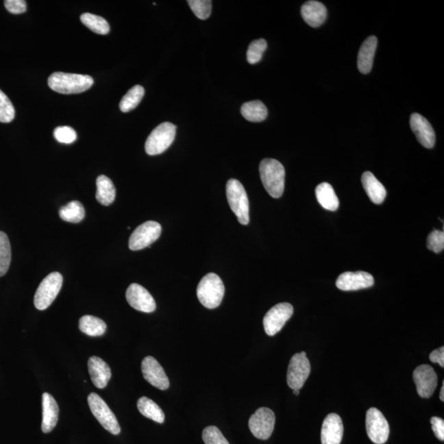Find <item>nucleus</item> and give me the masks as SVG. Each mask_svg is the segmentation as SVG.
<instances>
[{
	"label": "nucleus",
	"mask_w": 444,
	"mask_h": 444,
	"mask_svg": "<svg viewBox=\"0 0 444 444\" xmlns=\"http://www.w3.org/2000/svg\"><path fill=\"white\" fill-rule=\"evenodd\" d=\"M93 78L82 74L53 73L48 78L49 88L60 94L70 95L86 92L92 88Z\"/></svg>",
	"instance_id": "1"
},
{
	"label": "nucleus",
	"mask_w": 444,
	"mask_h": 444,
	"mask_svg": "<svg viewBox=\"0 0 444 444\" xmlns=\"http://www.w3.org/2000/svg\"><path fill=\"white\" fill-rule=\"evenodd\" d=\"M259 173L263 186L274 199L281 197L285 188V168L275 159L262 160L259 166Z\"/></svg>",
	"instance_id": "2"
},
{
	"label": "nucleus",
	"mask_w": 444,
	"mask_h": 444,
	"mask_svg": "<svg viewBox=\"0 0 444 444\" xmlns=\"http://www.w3.org/2000/svg\"><path fill=\"white\" fill-rule=\"evenodd\" d=\"M225 295V286L219 275L208 273L201 278L197 288L199 301L206 308L212 310L220 306Z\"/></svg>",
	"instance_id": "3"
},
{
	"label": "nucleus",
	"mask_w": 444,
	"mask_h": 444,
	"mask_svg": "<svg viewBox=\"0 0 444 444\" xmlns=\"http://www.w3.org/2000/svg\"><path fill=\"white\" fill-rule=\"evenodd\" d=\"M226 197L230 208L242 225L249 223V203L248 195L240 181L229 180L226 184Z\"/></svg>",
	"instance_id": "4"
},
{
	"label": "nucleus",
	"mask_w": 444,
	"mask_h": 444,
	"mask_svg": "<svg viewBox=\"0 0 444 444\" xmlns=\"http://www.w3.org/2000/svg\"><path fill=\"white\" fill-rule=\"evenodd\" d=\"M176 126L170 122L160 123L155 127L147 139L145 150L148 155L156 156L163 153L174 142Z\"/></svg>",
	"instance_id": "5"
},
{
	"label": "nucleus",
	"mask_w": 444,
	"mask_h": 444,
	"mask_svg": "<svg viewBox=\"0 0 444 444\" xmlns=\"http://www.w3.org/2000/svg\"><path fill=\"white\" fill-rule=\"evenodd\" d=\"M63 285V277L60 273H52L49 274L42 282H40L38 289L36 290L34 304L37 310H45L51 306L59 295Z\"/></svg>",
	"instance_id": "6"
},
{
	"label": "nucleus",
	"mask_w": 444,
	"mask_h": 444,
	"mask_svg": "<svg viewBox=\"0 0 444 444\" xmlns=\"http://www.w3.org/2000/svg\"><path fill=\"white\" fill-rule=\"evenodd\" d=\"M88 402L94 417L107 431L114 435L121 433V429L117 418L98 394L90 393L88 397Z\"/></svg>",
	"instance_id": "7"
},
{
	"label": "nucleus",
	"mask_w": 444,
	"mask_h": 444,
	"mask_svg": "<svg viewBox=\"0 0 444 444\" xmlns=\"http://www.w3.org/2000/svg\"><path fill=\"white\" fill-rule=\"evenodd\" d=\"M311 371L310 362L306 352L296 353L292 356L287 371V384L291 389L300 390Z\"/></svg>",
	"instance_id": "8"
},
{
	"label": "nucleus",
	"mask_w": 444,
	"mask_h": 444,
	"mask_svg": "<svg viewBox=\"0 0 444 444\" xmlns=\"http://www.w3.org/2000/svg\"><path fill=\"white\" fill-rule=\"evenodd\" d=\"M162 234V225L158 222L148 221L138 226L130 238L131 250L137 251L147 248L158 241Z\"/></svg>",
	"instance_id": "9"
},
{
	"label": "nucleus",
	"mask_w": 444,
	"mask_h": 444,
	"mask_svg": "<svg viewBox=\"0 0 444 444\" xmlns=\"http://www.w3.org/2000/svg\"><path fill=\"white\" fill-rule=\"evenodd\" d=\"M366 430L369 438L376 444H384L389 437V425L384 415L377 408H370L366 414Z\"/></svg>",
	"instance_id": "10"
},
{
	"label": "nucleus",
	"mask_w": 444,
	"mask_h": 444,
	"mask_svg": "<svg viewBox=\"0 0 444 444\" xmlns=\"http://www.w3.org/2000/svg\"><path fill=\"white\" fill-rule=\"evenodd\" d=\"M275 422L273 411L267 407H261L250 417L249 427L255 438L267 440L273 434Z\"/></svg>",
	"instance_id": "11"
},
{
	"label": "nucleus",
	"mask_w": 444,
	"mask_h": 444,
	"mask_svg": "<svg viewBox=\"0 0 444 444\" xmlns=\"http://www.w3.org/2000/svg\"><path fill=\"white\" fill-rule=\"evenodd\" d=\"M294 308L289 303H281L273 306L263 319V327L267 335L274 336L282 330L291 318Z\"/></svg>",
	"instance_id": "12"
},
{
	"label": "nucleus",
	"mask_w": 444,
	"mask_h": 444,
	"mask_svg": "<svg viewBox=\"0 0 444 444\" xmlns=\"http://www.w3.org/2000/svg\"><path fill=\"white\" fill-rule=\"evenodd\" d=\"M413 378L419 396L430 398L438 385V376L430 365H422L415 369Z\"/></svg>",
	"instance_id": "13"
},
{
	"label": "nucleus",
	"mask_w": 444,
	"mask_h": 444,
	"mask_svg": "<svg viewBox=\"0 0 444 444\" xmlns=\"http://www.w3.org/2000/svg\"><path fill=\"white\" fill-rule=\"evenodd\" d=\"M126 299L134 310L143 312L156 310V304L152 295L145 288L137 283L131 284L126 291Z\"/></svg>",
	"instance_id": "14"
},
{
	"label": "nucleus",
	"mask_w": 444,
	"mask_h": 444,
	"mask_svg": "<svg viewBox=\"0 0 444 444\" xmlns=\"http://www.w3.org/2000/svg\"><path fill=\"white\" fill-rule=\"evenodd\" d=\"M142 373L143 378L156 388L166 390L170 386V381L166 373L154 357L144 358L142 362Z\"/></svg>",
	"instance_id": "15"
},
{
	"label": "nucleus",
	"mask_w": 444,
	"mask_h": 444,
	"mask_svg": "<svg viewBox=\"0 0 444 444\" xmlns=\"http://www.w3.org/2000/svg\"><path fill=\"white\" fill-rule=\"evenodd\" d=\"M374 279L371 274L365 271H347L341 274L337 278L336 286L343 291H358L366 289L373 286Z\"/></svg>",
	"instance_id": "16"
},
{
	"label": "nucleus",
	"mask_w": 444,
	"mask_h": 444,
	"mask_svg": "<svg viewBox=\"0 0 444 444\" xmlns=\"http://www.w3.org/2000/svg\"><path fill=\"white\" fill-rule=\"evenodd\" d=\"M411 130L419 143L426 148H432L435 144V133L430 123L422 115L415 113L410 119Z\"/></svg>",
	"instance_id": "17"
},
{
	"label": "nucleus",
	"mask_w": 444,
	"mask_h": 444,
	"mask_svg": "<svg viewBox=\"0 0 444 444\" xmlns=\"http://www.w3.org/2000/svg\"><path fill=\"white\" fill-rule=\"evenodd\" d=\"M343 423L338 415L331 413L325 418L321 431L322 444H340L343 438Z\"/></svg>",
	"instance_id": "18"
},
{
	"label": "nucleus",
	"mask_w": 444,
	"mask_h": 444,
	"mask_svg": "<svg viewBox=\"0 0 444 444\" xmlns=\"http://www.w3.org/2000/svg\"><path fill=\"white\" fill-rule=\"evenodd\" d=\"M88 372L90 380L97 388H105L111 378L110 366L97 356H92L88 360Z\"/></svg>",
	"instance_id": "19"
},
{
	"label": "nucleus",
	"mask_w": 444,
	"mask_h": 444,
	"mask_svg": "<svg viewBox=\"0 0 444 444\" xmlns=\"http://www.w3.org/2000/svg\"><path fill=\"white\" fill-rule=\"evenodd\" d=\"M43 417L41 430L43 433L51 432L57 425L59 419V406L51 394L45 393L42 395Z\"/></svg>",
	"instance_id": "20"
},
{
	"label": "nucleus",
	"mask_w": 444,
	"mask_h": 444,
	"mask_svg": "<svg viewBox=\"0 0 444 444\" xmlns=\"http://www.w3.org/2000/svg\"><path fill=\"white\" fill-rule=\"evenodd\" d=\"M377 44L378 39L374 36L368 37L362 44L357 60L358 69L361 73L367 74L371 71Z\"/></svg>",
	"instance_id": "21"
},
{
	"label": "nucleus",
	"mask_w": 444,
	"mask_h": 444,
	"mask_svg": "<svg viewBox=\"0 0 444 444\" xmlns=\"http://www.w3.org/2000/svg\"><path fill=\"white\" fill-rule=\"evenodd\" d=\"M327 8L322 3L308 1L301 8L302 18L312 27L321 26L327 18Z\"/></svg>",
	"instance_id": "22"
},
{
	"label": "nucleus",
	"mask_w": 444,
	"mask_h": 444,
	"mask_svg": "<svg viewBox=\"0 0 444 444\" xmlns=\"http://www.w3.org/2000/svg\"><path fill=\"white\" fill-rule=\"evenodd\" d=\"M361 182L370 200L375 204H382V201L385 199L386 191L384 185L378 180L373 173L365 172L362 175Z\"/></svg>",
	"instance_id": "23"
},
{
	"label": "nucleus",
	"mask_w": 444,
	"mask_h": 444,
	"mask_svg": "<svg viewBox=\"0 0 444 444\" xmlns=\"http://www.w3.org/2000/svg\"><path fill=\"white\" fill-rule=\"evenodd\" d=\"M315 195L317 200L324 209L334 212L338 208L339 199L330 184H319L315 188Z\"/></svg>",
	"instance_id": "24"
},
{
	"label": "nucleus",
	"mask_w": 444,
	"mask_h": 444,
	"mask_svg": "<svg viewBox=\"0 0 444 444\" xmlns=\"http://www.w3.org/2000/svg\"><path fill=\"white\" fill-rule=\"evenodd\" d=\"M96 197L99 203L103 206H110L113 204L116 196V189L108 177L100 175L97 180Z\"/></svg>",
	"instance_id": "25"
},
{
	"label": "nucleus",
	"mask_w": 444,
	"mask_h": 444,
	"mask_svg": "<svg viewBox=\"0 0 444 444\" xmlns=\"http://www.w3.org/2000/svg\"><path fill=\"white\" fill-rule=\"evenodd\" d=\"M139 412L143 417L151 419L155 422L163 423L164 421V414L160 407L151 399L143 397L138 399L137 403Z\"/></svg>",
	"instance_id": "26"
},
{
	"label": "nucleus",
	"mask_w": 444,
	"mask_h": 444,
	"mask_svg": "<svg viewBox=\"0 0 444 444\" xmlns=\"http://www.w3.org/2000/svg\"><path fill=\"white\" fill-rule=\"evenodd\" d=\"M106 324L101 319L92 315H85L79 320L81 332L90 336H100L105 334Z\"/></svg>",
	"instance_id": "27"
},
{
	"label": "nucleus",
	"mask_w": 444,
	"mask_h": 444,
	"mask_svg": "<svg viewBox=\"0 0 444 444\" xmlns=\"http://www.w3.org/2000/svg\"><path fill=\"white\" fill-rule=\"evenodd\" d=\"M241 114L250 122H262L267 117V109L260 101L245 102L241 107Z\"/></svg>",
	"instance_id": "28"
},
{
	"label": "nucleus",
	"mask_w": 444,
	"mask_h": 444,
	"mask_svg": "<svg viewBox=\"0 0 444 444\" xmlns=\"http://www.w3.org/2000/svg\"><path fill=\"white\" fill-rule=\"evenodd\" d=\"M59 213L62 220L71 223H79L85 217L84 207L78 201H70L60 208Z\"/></svg>",
	"instance_id": "29"
},
{
	"label": "nucleus",
	"mask_w": 444,
	"mask_h": 444,
	"mask_svg": "<svg viewBox=\"0 0 444 444\" xmlns=\"http://www.w3.org/2000/svg\"><path fill=\"white\" fill-rule=\"evenodd\" d=\"M144 94H145V90L142 86L136 85L133 86L125 94V96L122 98L121 103H119V109L122 112L125 113L133 110L141 102Z\"/></svg>",
	"instance_id": "30"
},
{
	"label": "nucleus",
	"mask_w": 444,
	"mask_h": 444,
	"mask_svg": "<svg viewBox=\"0 0 444 444\" xmlns=\"http://www.w3.org/2000/svg\"><path fill=\"white\" fill-rule=\"evenodd\" d=\"M81 22L97 34L107 35L110 32V25L102 16L85 12L80 16Z\"/></svg>",
	"instance_id": "31"
},
{
	"label": "nucleus",
	"mask_w": 444,
	"mask_h": 444,
	"mask_svg": "<svg viewBox=\"0 0 444 444\" xmlns=\"http://www.w3.org/2000/svg\"><path fill=\"white\" fill-rule=\"evenodd\" d=\"M11 246L5 233L0 232V278L7 273L11 263Z\"/></svg>",
	"instance_id": "32"
},
{
	"label": "nucleus",
	"mask_w": 444,
	"mask_h": 444,
	"mask_svg": "<svg viewBox=\"0 0 444 444\" xmlns=\"http://www.w3.org/2000/svg\"><path fill=\"white\" fill-rule=\"evenodd\" d=\"M267 47V41L264 39H258L252 41L247 51V60L251 64L258 63L262 60L263 53Z\"/></svg>",
	"instance_id": "33"
},
{
	"label": "nucleus",
	"mask_w": 444,
	"mask_h": 444,
	"mask_svg": "<svg viewBox=\"0 0 444 444\" xmlns=\"http://www.w3.org/2000/svg\"><path fill=\"white\" fill-rule=\"evenodd\" d=\"M15 118V109L11 101L0 90V122L10 123Z\"/></svg>",
	"instance_id": "34"
},
{
	"label": "nucleus",
	"mask_w": 444,
	"mask_h": 444,
	"mask_svg": "<svg viewBox=\"0 0 444 444\" xmlns=\"http://www.w3.org/2000/svg\"><path fill=\"white\" fill-rule=\"evenodd\" d=\"M212 3L211 0H189L188 1L193 14L201 20L207 19L211 15Z\"/></svg>",
	"instance_id": "35"
},
{
	"label": "nucleus",
	"mask_w": 444,
	"mask_h": 444,
	"mask_svg": "<svg viewBox=\"0 0 444 444\" xmlns=\"http://www.w3.org/2000/svg\"><path fill=\"white\" fill-rule=\"evenodd\" d=\"M203 440L205 444H230L216 426H208L203 431Z\"/></svg>",
	"instance_id": "36"
},
{
	"label": "nucleus",
	"mask_w": 444,
	"mask_h": 444,
	"mask_svg": "<svg viewBox=\"0 0 444 444\" xmlns=\"http://www.w3.org/2000/svg\"><path fill=\"white\" fill-rule=\"evenodd\" d=\"M427 248L434 253H441L444 249L443 230H434L427 238Z\"/></svg>",
	"instance_id": "37"
},
{
	"label": "nucleus",
	"mask_w": 444,
	"mask_h": 444,
	"mask_svg": "<svg viewBox=\"0 0 444 444\" xmlns=\"http://www.w3.org/2000/svg\"><path fill=\"white\" fill-rule=\"evenodd\" d=\"M53 136H55L57 141L60 143L70 144L77 140L76 131L69 126L57 127L53 131Z\"/></svg>",
	"instance_id": "38"
},
{
	"label": "nucleus",
	"mask_w": 444,
	"mask_h": 444,
	"mask_svg": "<svg viewBox=\"0 0 444 444\" xmlns=\"http://www.w3.org/2000/svg\"><path fill=\"white\" fill-rule=\"evenodd\" d=\"M4 6L12 14H21L27 11V2L24 0H5Z\"/></svg>",
	"instance_id": "39"
},
{
	"label": "nucleus",
	"mask_w": 444,
	"mask_h": 444,
	"mask_svg": "<svg viewBox=\"0 0 444 444\" xmlns=\"http://www.w3.org/2000/svg\"><path fill=\"white\" fill-rule=\"evenodd\" d=\"M432 430L439 440L443 441L444 440V421L443 419L439 417L431 418Z\"/></svg>",
	"instance_id": "40"
},
{
	"label": "nucleus",
	"mask_w": 444,
	"mask_h": 444,
	"mask_svg": "<svg viewBox=\"0 0 444 444\" xmlns=\"http://www.w3.org/2000/svg\"><path fill=\"white\" fill-rule=\"evenodd\" d=\"M430 361L433 363H438L442 368L444 367V347H441L434 349L430 355Z\"/></svg>",
	"instance_id": "41"
},
{
	"label": "nucleus",
	"mask_w": 444,
	"mask_h": 444,
	"mask_svg": "<svg viewBox=\"0 0 444 444\" xmlns=\"http://www.w3.org/2000/svg\"><path fill=\"white\" fill-rule=\"evenodd\" d=\"M439 397H440V400H441L442 402H444V382H443L442 388H441V391H440V396H439Z\"/></svg>",
	"instance_id": "42"
},
{
	"label": "nucleus",
	"mask_w": 444,
	"mask_h": 444,
	"mask_svg": "<svg viewBox=\"0 0 444 444\" xmlns=\"http://www.w3.org/2000/svg\"><path fill=\"white\" fill-rule=\"evenodd\" d=\"M293 393L295 395H299V390H293Z\"/></svg>",
	"instance_id": "43"
}]
</instances>
